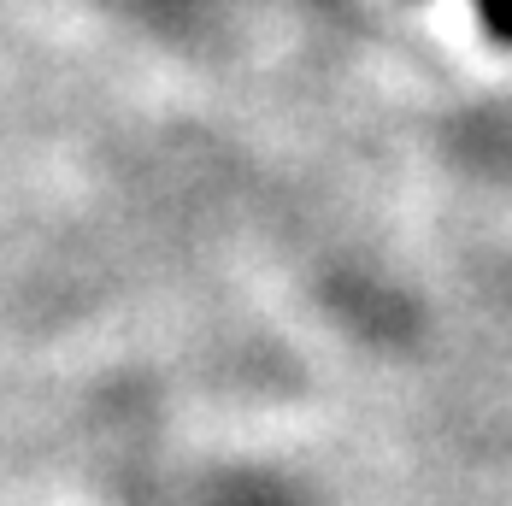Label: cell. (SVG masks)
I'll return each mask as SVG.
<instances>
[{
	"label": "cell",
	"instance_id": "6da1fadb",
	"mask_svg": "<svg viewBox=\"0 0 512 506\" xmlns=\"http://www.w3.org/2000/svg\"><path fill=\"white\" fill-rule=\"evenodd\" d=\"M477 18H483V30H489L495 42L512 48V0H477Z\"/></svg>",
	"mask_w": 512,
	"mask_h": 506
}]
</instances>
